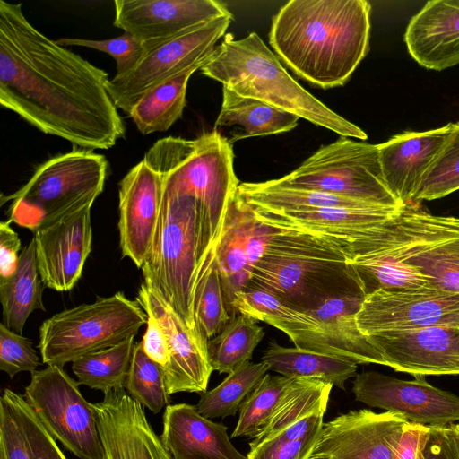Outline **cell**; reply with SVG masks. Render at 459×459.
<instances>
[{
    "label": "cell",
    "instance_id": "bcb514c9",
    "mask_svg": "<svg viewBox=\"0 0 459 459\" xmlns=\"http://www.w3.org/2000/svg\"><path fill=\"white\" fill-rule=\"evenodd\" d=\"M0 458L32 459L23 431L3 394L0 398Z\"/></svg>",
    "mask_w": 459,
    "mask_h": 459
},
{
    "label": "cell",
    "instance_id": "ab89813d",
    "mask_svg": "<svg viewBox=\"0 0 459 459\" xmlns=\"http://www.w3.org/2000/svg\"><path fill=\"white\" fill-rule=\"evenodd\" d=\"M293 378L266 374L247 395L231 437L255 438L267 426Z\"/></svg>",
    "mask_w": 459,
    "mask_h": 459
},
{
    "label": "cell",
    "instance_id": "484cf974",
    "mask_svg": "<svg viewBox=\"0 0 459 459\" xmlns=\"http://www.w3.org/2000/svg\"><path fill=\"white\" fill-rule=\"evenodd\" d=\"M227 427L187 403L168 405L160 439L172 459H247L230 440Z\"/></svg>",
    "mask_w": 459,
    "mask_h": 459
},
{
    "label": "cell",
    "instance_id": "6da1fadb",
    "mask_svg": "<svg viewBox=\"0 0 459 459\" xmlns=\"http://www.w3.org/2000/svg\"><path fill=\"white\" fill-rule=\"evenodd\" d=\"M108 74L48 39L21 4L0 0V103L37 129L85 150H108L126 127Z\"/></svg>",
    "mask_w": 459,
    "mask_h": 459
},
{
    "label": "cell",
    "instance_id": "f1b7e54d",
    "mask_svg": "<svg viewBox=\"0 0 459 459\" xmlns=\"http://www.w3.org/2000/svg\"><path fill=\"white\" fill-rule=\"evenodd\" d=\"M238 192L252 207L266 210L299 211L330 207L381 206L321 190L290 185L281 178L259 183H240Z\"/></svg>",
    "mask_w": 459,
    "mask_h": 459
},
{
    "label": "cell",
    "instance_id": "b9f144b4",
    "mask_svg": "<svg viewBox=\"0 0 459 459\" xmlns=\"http://www.w3.org/2000/svg\"><path fill=\"white\" fill-rule=\"evenodd\" d=\"M459 190V122L427 174L415 202L434 200Z\"/></svg>",
    "mask_w": 459,
    "mask_h": 459
},
{
    "label": "cell",
    "instance_id": "f5cc1de1",
    "mask_svg": "<svg viewBox=\"0 0 459 459\" xmlns=\"http://www.w3.org/2000/svg\"><path fill=\"white\" fill-rule=\"evenodd\" d=\"M446 431L459 457V423L446 426Z\"/></svg>",
    "mask_w": 459,
    "mask_h": 459
},
{
    "label": "cell",
    "instance_id": "8d00e7d4",
    "mask_svg": "<svg viewBox=\"0 0 459 459\" xmlns=\"http://www.w3.org/2000/svg\"><path fill=\"white\" fill-rule=\"evenodd\" d=\"M268 370L270 368L264 361L245 362L215 388L202 393L196 411L207 419L234 416Z\"/></svg>",
    "mask_w": 459,
    "mask_h": 459
},
{
    "label": "cell",
    "instance_id": "7a4b0ae2",
    "mask_svg": "<svg viewBox=\"0 0 459 459\" xmlns=\"http://www.w3.org/2000/svg\"><path fill=\"white\" fill-rule=\"evenodd\" d=\"M370 12L366 0H290L273 17L269 43L310 84L342 86L369 51Z\"/></svg>",
    "mask_w": 459,
    "mask_h": 459
},
{
    "label": "cell",
    "instance_id": "9c48e42d",
    "mask_svg": "<svg viewBox=\"0 0 459 459\" xmlns=\"http://www.w3.org/2000/svg\"><path fill=\"white\" fill-rule=\"evenodd\" d=\"M148 316L124 292L65 309L39 327L42 362L63 367L86 354L113 347L135 336Z\"/></svg>",
    "mask_w": 459,
    "mask_h": 459
},
{
    "label": "cell",
    "instance_id": "836d02e7",
    "mask_svg": "<svg viewBox=\"0 0 459 459\" xmlns=\"http://www.w3.org/2000/svg\"><path fill=\"white\" fill-rule=\"evenodd\" d=\"M333 386L318 379L293 378L267 426L249 445L267 439L316 412H325Z\"/></svg>",
    "mask_w": 459,
    "mask_h": 459
},
{
    "label": "cell",
    "instance_id": "5bb4252c",
    "mask_svg": "<svg viewBox=\"0 0 459 459\" xmlns=\"http://www.w3.org/2000/svg\"><path fill=\"white\" fill-rule=\"evenodd\" d=\"M352 392L357 402L399 413L412 423L446 427L459 421V397L430 385L425 376L403 380L366 371L356 375Z\"/></svg>",
    "mask_w": 459,
    "mask_h": 459
},
{
    "label": "cell",
    "instance_id": "7bdbcfd3",
    "mask_svg": "<svg viewBox=\"0 0 459 459\" xmlns=\"http://www.w3.org/2000/svg\"><path fill=\"white\" fill-rule=\"evenodd\" d=\"M9 402L26 437L32 459H66L23 396L5 388L2 394Z\"/></svg>",
    "mask_w": 459,
    "mask_h": 459
},
{
    "label": "cell",
    "instance_id": "83f0119b",
    "mask_svg": "<svg viewBox=\"0 0 459 459\" xmlns=\"http://www.w3.org/2000/svg\"><path fill=\"white\" fill-rule=\"evenodd\" d=\"M299 117L258 100L243 97L223 87L222 103L214 129L238 126L241 131L231 133L230 142L277 134L298 126Z\"/></svg>",
    "mask_w": 459,
    "mask_h": 459
},
{
    "label": "cell",
    "instance_id": "1f68e13d",
    "mask_svg": "<svg viewBox=\"0 0 459 459\" xmlns=\"http://www.w3.org/2000/svg\"><path fill=\"white\" fill-rule=\"evenodd\" d=\"M198 67L191 68L147 91L128 116L143 134L165 132L182 117L187 83Z\"/></svg>",
    "mask_w": 459,
    "mask_h": 459
},
{
    "label": "cell",
    "instance_id": "7402d4cb",
    "mask_svg": "<svg viewBox=\"0 0 459 459\" xmlns=\"http://www.w3.org/2000/svg\"><path fill=\"white\" fill-rule=\"evenodd\" d=\"M403 207H330L299 211L253 208L255 217L264 224L327 238L344 252L369 230L396 217Z\"/></svg>",
    "mask_w": 459,
    "mask_h": 459
},
{
    "label": "cell",
    "instance_id": "ac0fdd59",
    "mask_svg": "<svg viewBox=\"0 0 459 459\" xmlns=\"http://www.w3.org/2000/svg\"><path fill=\"white\" fill-rule=\"evenodd\" d=\"M385 366L412 376L459 375V327L434 325L366 336Z\"/></svg>",
    "mask_w": 459,
    "mask_h": 459
},
{
    "label": "cell",
    "instance_id": "4dcf8cb0",
    "mask_svg": "<svg viewBox=\"0 0 459 459\" xmlns=\"http://www.w3.org/2000/svg\"><path fill=\"white\" fill-rule=\"evenodd\" d=\"M261 361L270 370L290 378H313L345 389V382L356 376L357 365L331 355L299 347H283L270 342Z\"/></svg>",
    "mask_w": 459,
    "mask_h": 459
},
{
    "label": "cell",
    "instance_id": "8992f818",
    "mask_svg": "<svg viewBox=\"0 0 459 459\" xmlns=\"http://www.w3.org/2000/svg\"><path fill=\"white\" fill-rule=\"evenodd\" d=\"M204 261L205 223L200 203L162 189L158 224L141 269L144 283L198 333L195 290Z\"/></svg>",
    "mask_w": 459,
    "mask_h": 459
},
{
    "label": "cell",
    "instance_id": "7dc6e473",
    "mask_svg": "<svg viewBox=\"0 0 459 459\" xmlns=\"http://www.w3.org/2000/svg\"><path fill=\"white\" fill-rule=\"evenodd\" d=\"M319 433L295 440L269 439L251 446L247 457V459H310Z\"/></svg>",
    "mask_w": 459,
    "mask_h": 459
},
{
    "label": "cell",
    "instance_id": "f35d334b",
    "mask_svg": "<svg viewBox=\"0 0 459 459\" xmlns=\"http://www.w3.org/2000/svg\"><path fill=\"white\" fill-rule=\"evenodd\" d=\"M194 312L196 326L206 341L219 334L232 318L228 311L214 249L198 275Z\"/></svg>",
    "mask_w": 459,
    "mask_h": 459
},
{
    "label": "cell",
    "instance_id": "c3c4849f",
    "mask_svg": "<svg viewBox=\"0 0 459 459\" xmlns=\"http://www.w3.org/2000/svg\"><path fill=\"white\" fill-rule=\"evenodd\" d=\"M430 427L407 421L402 429L393 459H423Z\"/></svg>",
    "mask_w": 459,
    "mask_h": 459
},
{
    "label": "cell",
    "instance_id": "3957f363",
    "mask_svg": "<svg viewBox=\"0 0 459 459\" xmlns=\"http://www.w3.org/2000/svg\"><path fill=\"white\" fill-rule=\"evenodd\" d=\"M275 229L247 287L267 290L300 312L333 298L366 297L355 270L336 244L314 234Z\"/></svg>",
    "mask_w": 459,
    "mask_h": 459
},
{
    "label": "cell",
    "instance_id": "ffe728a7",
    "mask_svg": "<svg viewBox=\"0 0 459 459\" xmlns=\"http://www.w3.org/2000/svg\"><path fill=\"white\" fill-rule=\"evenodd\" d=\"M103 459H172L149 424L143 406L125 387L104 394L93 403Z\"/></svg>",
    "mask_w": 459,
    "mask_h": 459
},
{
    "label": "cell",
    "instance_id": "60d3db41",
    "mask_svg": "<svg viewBox=\"0 0 459 459\" xmlns=\"http://www.w3.org/2000/svg\"><path fill=\"white\" fill-rule=\"evenodd\" d=\"M125 388L133 400L155 414L169 405L164 368L145 354L141 342L134 345Z\"/></svg>",
    "mask_w": 459,
    "mask_h": 459
},
{
    "label": "cell",
    "instance_id": "e0dca14e",
    "mask_svg": "<svg viewBox=\"0 0 459 459\" xmlns=\"http://www.w3.org/2000/svg\"><path fill=\"white\" fill-rule=\"evenodd\" d=\"M91 206L86 204L33 232L37 264L45 287L68 291L81 278L91 250Z\"/></svg>",
    "mask_w": 459,
    "mask_h": 459
},
{
    "label": "cell",
    "instance_id": "cb8c5ba5",
    "mask_svg": "<svg viewBox=\"0 0 459 459\" xmlns=\"http://www.w3.org/2000/svg\"><path fill=\"white\" fill-rule=\"evenodd\" d=\"M452 127L453 123H449L424 132H404L377 144L385 182L403 205L415 203Z\"/></svg>",
    "mask_w": 459,
    "mask_h": 459
},
{
    "label": "cell",
    "instance_id": "681fc988",
    "mask_svg": "<svg viewBox=\"0 0 459 459\" xmlns=\"http://www.w3.org/2000/svg\"><path fill=\"white\" fill-rule=\"evenodd\" d=\"M10 220L0 223V279L12 276L19 263L22 243L18 234L11 228Z\"/></svg>",
    "mask_w": 459,
    "mask_h": 459
},
{
    "label": "cell",
    "instance_id": "277c9868",
    "mask_svg": "<svg viewBox=\"0 0 459 459\" xmlns=\"http://www.w3.org/2000/svg\"><path fill=\"white\" fill-rule=\"evenodd\" d=\"M200 71L243 97L265 102L342 137L368 138L360 127L299 85L256 32L240 39L226 33Z\"/></svg>",
    "mask_w": 459,
    "mask_h": 459
},
{
    "label": "cell",
    "instance_id": "603a6c76",
    "mask_svg": "<svg viewBox=\"0 0 459 459\" xmlns=\"http://www.w3.org/2000/svg\"><path fill=\"white\" fill-rule=\"evenodd\" d=\"M365 297L344 296L325 300L307 311L318 326L292 342L295 347L331 355L356 364L385 362L379 352L360 332L356 315Z\"/></svg>",
    "mask_w": 459,
    "mask_h": 459
},
{
    "label": "cell",
    "instance_id": "ee69618b",
    "mask_svg": "<svg viewBox=\"0 0 459 459\" xmlns=\"http://www.w3.org/2000/svg\"><path fill=\"white\" fill-rule=\"evenodd\" d=\"M56 41L64 47H86L109 55L115 59L117 65L115 77H121L130 72L146 51L143 44L127 32L103 40L62 38Z\"/></svg>",
    "mask_w": 459,
    "mask_h": 459
},
{
    "label": "cell",
    "instance_id": "44dd1931",
    "mask_svg": "<svg viewBox=\"0 0 459 459\" xmlns=\"http://www.w3.org/2000/svg\"><path fill=\"white\" fill-rule=\"evenodd\" d=\"M119 246L142 268L152 247L162 199L160 176L143 160L119 182Z\"/></svg>",
    "mask_w": 459,
    "mask_h": 459
},
{
    "label": "cell",
    "instance_id": "f6af8a7d",
    "mask_svg": "<svg viewBox=\"0 0 459 459\" xmlns=\"http://www.w3.org/2000/svg\"><path fill=\"white\" fill-rule=\"evenodd\" d=\"M39 359L30 339L0 324V369L11 378L22 371L34 372Z\"/></svg>",
    "mask_w": 459,
    "mask_h": 459
},
{
    "label": "cell",
    "instance_id": "d6986e66",
    "mask_svg": "<svg viewBox=\"0 0 459 459\" xmlns=\"http://www.w3.org/2000/svg\"><path fill=\"white\" fill-rule=\"evenodd\" d=\"M114 25L145 48L219 17L232 14L215 0H115Z\"/></svg>",
    "mask_w": 459,
    "mask_h": 459
},
{
    "label": "cell",
    "instance_id": "30bf717a",
    "mask_svg": "<svg viewBox=\"0 0 459 459\" xmlns=\"http://www.w3.org/2000/svg\"><path fill=\"white\" fill-rule=\"evenodd\" d=\"M281 179L373 205L404 206L385 182L377 144L346 137L322 146Z\"/></svg>",
    "mask_w": 459,
    "mask_h": 459
},
{
    "label": "cell",
    "instance_id": "e575fe53",
    "mask_svg": "<svg viewBox=\"0 0 459 459\" xmlns=\"http://www.w3.org/2000/svg\"><path fill=\"white\" fill-rule=\"evenodd\" d=\"M264 336V329L256 320L241 314L233 316L219 334L207 342L212 369L230 374L250 361Z\"/></svg>",
    "mask_w": 459,
    "mask_h": 459
},
{
    "label": "cell",
    "instance_id": "4fadbf2b",
    "mask_svg": "<svg viewBox=\"0 0 459 459\" xmlns=\"http://www.w3.org/2000/svg\"><path fill=\"white\" fill-rule=\"evenodd\" d=\"M356 322L365 336L434 325L459 327V293L434 287L379 290L365 297Z\"/></svg>",
    "mask_w": 459,
    "mask_h": 459
},
{
    "label": "cell",
    "instance_id": "f907efd6",
    "mask_svg": "<svg viewBox=\"0 0 459 459\" xmlns=\"http://www.w3.org/2000/svg\"><path fill=\"white\" fill-rule=\"evenodd\" d=\"M147 327L142 339L145 354L165 368L170 360V353L164 331L151 314H147Z\"/></svg>",
    "mask_w": 459,
    "mask_h": 459
},
{
    "label": "cell",
    "instance_id": "816d5d0a",
    "mask_svg": "<svg viewBox=\"0 0 459 459\" xmlns=\"http://www.w3.org/2000/svg\"><path fill=\"white\" fill-rule=\"evenodd\" d=\"M423 459H459L446 434V427H430Z\"/></svg>",
    "mask_w": 459,
    "mask_h": 459
},
{
    "label": "cell",
    "instance_id": "f546056e",
    "mask_svg": "<svg viewBox=\"0 0 459 459\" xmlns=\"http://www.w3.org/2000/svg\"><path fill=\"white\" fill-rule=\"evenodd\" d=\"M43 286L32 238L20 252L14 273L6 279H0L2 323L7 328L22 334L30 315L36 309L45 310Z\"/></svg>",
    "mask_w": 459,
    "mask_h": 459
},
{
    "label": "cell",
    "instance_id": "d4e9b609",
    "mask_svg": "<svg viewBox=\"0 0 459 459\" xmlns=\"http://www.w3.org/2000/svg\"><path fill=\"white\" fill-rule=\"evenodd\" d=\"M404 41L422 67L440 72L459 64V0H432L411 19Z\"/></svg>",
    "mask_w": 459,
    "mask_h": 459
},
{
    "label": "cell",
    "instance_id": "ba28073f",
    "mask_svg": "<svg viewBox=\"0 0 459 459\" xmlns=\"http://www.w3.org/2000/svg\"><path fill=\"white\" fill-rule=\"evenodd\" d=\"M106 157L74 149L39 165L29 181L1 204L12 201L9 220L32 232L64 215L94 203L108 175Z\"/></svg>",
    "mask_w": 459,
    "mask_h": 459
},
{
    "label": "cell",
    "instance_id": "d6a6232c",
    "mask_svg": "<svg viewBox=\"0 0 459 459\" xmlns=\"http://www.w3.org/2000/svg\"><path fill=\"white\" fill-rule=\"evenodd\" d=\"M230 314L231 317L241 314L257 322H265L282 331L291 341L318 326L309 314L295 310L273 293L255 287L235 293Z\"/></svg>",
    "mask_w": 459,
    "mask_h": 459
},
{
    "label": "cell",
    "instance_id": "52a82bcc",
    "mask_svg": "<svg viewBox=\"0 0 459 459\" xmlns=\"http://www.w3.org/2000/svg\"><path fill=\"white\" fill-rule=\"evenodd\" d=\"M376 253L408 264L433 287L459 293V218L437 216L410 204L394 219L351 244L347 259Z\"/></svg>",
    "mask_w": 459,
    "mask_h": 459
},
{
    "label": "cell",
    "instance_id": "d590c367",
    "mask_svg": "<svg viewBox=\"0 0 459 459\" xmlns=\"http://www.w3.org/2000/svg\"><path fill=\"white\" fill-rule=\"evenodd\" d=\"M129 337L122 342L101 351L82 356L72 362V369L79 385L105 394L125 387L129 372L134 340Z\"/></svg>",
    "mask_w": 459,
    "mask_h": 459
},
{
    "label": "cell",
    "instance_id": "8fae6325",
    "mask_svg": "<svg viewBox=\"0 0 459 459\" xmlns=\"http://www.w3.org/2000/svg\"><path fill=\"white\" fill-rule=\"evenodd\" d=\"M23 398L46 428L79 459H103L93 403L87 402L63 367L48 365L31 373Z\"/></svg>",
    "mask_w": 459,
    "mask_h": 459
},
{
    "label": "cell",
    "instance_id": "9a60e30c",
    "mask_svg": "<svg viewBox=\"0 0 459 459\" xmlns=\"http://www.w3.org/2000/svg\"><path fill=\"white\" fill-rule=\"evenodd\" d=\"M406 422L392 411L341 414L323 424L310 459H393Z\"/></svg>",
    "mask_w": 459,
    "mask_h": 459
},
{
    "label": "cell",
    "instance_id": "7c38bea8",
    "mask_svg": "<svg viewBox=\"0 0 459 459\" xmlns=\"http://www.w3.org/2000/svg\"><path fill=\"white\" fill-rule=\"evenodd\" d=\"M232 20L233 14L221 16L147 48L130 72L108 82V92L117 108L128 115L150 89L191 68H201Z\"/></svg>",
    "mask_w": 459,
    "mask_h": 459
},
{
    "label": "cell",
    "instance_id": "4316f807",
    "mask_svg": "<svg viewBox=\"0 0 459 459\" xmlns=\"http://www.w3.org/2000/svg\"><path fill=\"white\" fill-rule=\"evenodd\" d=\"M253 214V207L237 191L229 203L223 228L214 247L229 313L235 293L244 290L253 275L247 258V233Z\"/></svg>",
    "mask_w": 459,
    "mask_h": 459
},
{
    "label": "cell",
    "instance_id": "5b68a950",
    "mask_svg": "<svg viewBox=\"0 0 459 459\" xmlns=\"http://www.w3.org/2000/svg\"><path fill=\"white\" fill-rule=\"evenodd\" d=\"M143 160L160 176L162 189L200 203L206 260L216 246L229 203L239 186L232 143L217 129L194 140L169 136L154 143Z\"/></svg>",
    "mask_w": 459,
    "mask_h": 459
},
{
    "label": "cell",
    "instance_id": "2e32d148",
    "mask_svg": "<svg viewBox=\"0 0 459 459\" xmlns=\"http://www.w3.org/2000/svg\"><path fill=\"white\" fill-rule=\"evenodd\" d=\"M136 301L155 317L167 338L170 360L164 368L168 394L206 392L213 371L207 351V342L200 333L189 329L160 296L143 282Z\"/></svg>",
    "mask_w": 459,
    "mask_h": 459
},
{
    "label": "cell",
    "instance_id": "74e56055",
    "mask_svg": "<svg viewBox=\"0 0 459 459\" xmlns=\"http://www.w3.org/2000/svg\"><path fill=\"white\" fill-rule=\"evenodd\" d=\"M348 263L355 270L366 296L379 290L433 287L415 268L386 255L365 253L349 258Z\"/></svg>",
    "mask_w": 459,
    "mask_h": 459
}]
</instances>
